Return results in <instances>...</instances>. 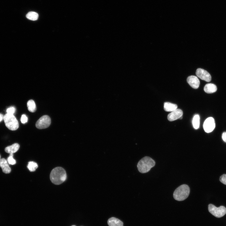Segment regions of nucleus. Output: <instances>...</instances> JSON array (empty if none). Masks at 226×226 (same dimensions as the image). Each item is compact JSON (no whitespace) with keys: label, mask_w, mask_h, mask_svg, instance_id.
I'll list each match as a JSON object with an SVG mask.
<instances>
[{"label":"nucleus","mask_w":226,"mask_h":226,"mask_svg":"<svg viewBox=\"0 0 226 226\" xmlns=\"http://www.w3.org/2000/svg\"><path fill=\"white\" fill-rule=\"evenodd\" d=\"M220 181L222 183L226 185V174H224L220 177Z\"/></svg>","instance_id":"obj_22"},{"label":"nucleus","mask_w":226,"mask_h":226,"mask_svg":"<svg viewBox=\"0 0 226 226\" xmlns=\"http://www.w3.org/2000/svg\"><path fill=\"white\" fill-rule=\"evenodd\" d=\"M0 167L4 173L8 174L11 171V169L8 165V163L4 158H2L0 160Z\"/></svg>","instance_id":"obj_11"},{"label":"nucleus","mask_w":226,"mask_h":226,"mask_svg":"<svg viewBox=\"0 0 226 226\" xmlns=\"http://www.w3.org/2000/svg\"><path fill=\"white\" fill-rule=\"evenodd\" d=\"M26 18L30 20H36L38 18V14L34 12H30L28 13L26 15Z\"/></svg>","instance_id":"obj_18"},{"label":"nucleus","mask_w":226,"mask_h":226,"mask_svg":"<svg viewBox=\"0 0 226 226\" xmlns=\"http://www.w3.org/2000/svg\"><path fill=\"white\" fill-rule=\"evenodd\" d=\"M204 90L206 93H212L217 91V87L215 84L212 83H209L206 84L205 86Z\"/></svg>","instance_id":"obj_14"},{"label":"nucleus","mask_w":226,"mask_h":226,"mask_svg":"<svg viewBox=\"0 0 226 226\" xmlns=\"http://www.w3.org/2000/svg\"><path fill=\"white\" fill-rule=\"evenodd\" d=\"M72 226H75V225H72Z\"/></svg>","instance_id":"obj_26"},{"label":"nucleus","mask_w":226,"mask_h":226,"mask_svg":"<svg viewBox=\"0 0 226 226\" xmlns=\"http://www.w3.org/2000/svg\"><path fill=\"white\" fill-rule=\"evenodd\" d=\"M183 112L180 109H177L168 114L167 118L170 121H172L179 119L182 116Z\"/></svg>","instance_id":"obj_9"},{"label":"nucleus","mask_w":226,"mask_h":226,"mask_svg":"<svg viewBox=\"0 0 226 226\" xmlns=\"http://www.w3.org/2000/svg\"><path fill=\"white\" fill-rule=\"evenodd\" d=\"M177 105L169 102L164 103V109L166 111L172 112L177 109Z\"/></svg>","instance_id":"obj_15"},{"label":"nucleus","mask_w":226,"mask_h":226,"mask_svg":"<svg viewBox=\"0 0 226 226\" xmlns=\"http://www.w3.org/2000/svg\"><path fill=\"white\" fill-rule=\"evenodd\" d=\"M196 74L198 78L206 82H209L211 80V77L210 73L203 69L198 68L196 71Z\"/></svg>","instance_id":"obj_8"},{"label":"nucleus","mask_w":226,"mask_h":226,"mask_svg":"<svg viewBox=\"0 0 226 226\" xmlns=\"http://www.w3.org/2000/svg\"><path fill=\"white\" fill-rule=\"evenodd\" d=\"M222 138L223 140L226 143V132H223L222 135Z\"/></svg>","instance_id":"obj_24"},{"label":"nucleus","mask_w":226,"mask_h":226,"mask_svg":"<svg viewBox=\"0 0 226 226\" xmlns=\"http://www.w3.org/2000/svg\"><path fill=\"white\" fill-rule=\"evenodd\" d=\"M67 178L65 170L61 167H57L53 169L50 175V179L52 182L58 185L64 182Z\"/></svg>","instance_id":"obj_1"},{"label":"nucleus","mask_w":226,"mask_h":226,"mask_svg":"<svg viewBox=\"0 0 226 226\" xmlns=\"http://www.w3.org/2000/svg\"><path fill=\"white\" fill-rule=\"evenodd\" d=\"M15 111V109L13 107H10L8 108L6 110L7 114H13L14 113Z\"/></svg>","instance_id":"obj_21"},{"label":"nucleus","mask_w":226,"mask_h":226,"mask_svg":"<svg viewBox=\"0 0 226 226\" xmlns=\"http://www.w3.org/2000/svg\"><path fill=\"white\" fill-rule=\"evenodd\" d=\"M3 115L0 113V122L3 119Z\"/></svg>","instance_id":"obj_25"},{"label":"nucleus","mask_w":226,"mask_h":226,"mask_svg":"<svg viewBox=\"0 0 226 226\" xmlns=\"http://www.w3.org/2000/svg\"></svg>","instance_id":"obj_27"},{"label":"nucleus","mask_w":226,"mask_h":226,"mask_svg":"<svg viewBox=\"0 0 226 226\" xmlns=\"http://www.w3.org/2000/svg\"><path fill=\"white\" fill-rule=\"evenodd\" d=\"M155 164V161L151 158L145 156L138 162L137 167L138 171L142 173H145L149 171L151 168Z\"/></svg>","instance_id":"obj_2"},{"label":"nucleus","mask_w":226,"mask_h":226,"mask_svg":"<svg viewBox=\"0 0 226 226\" xmlns=\"http://www.w3.org/2000/svg\"><path fill=\"white\" fill-rule=\"evenodd\" d=\"M192 124L194 128L195 129L199 128L200 125V117L198 115H194L193 118Z\"/></svg>","instance_id":"obj_17"},{"label":"nucleus","mask_w":226,"mask_h":226,"mask_svg":"<svg viewBox=\"0 0 226 226\" xmlns=\"http://www.w3.org/2000/svg\"><path fill=\"white\" fill-rule=\"evenodd\" d=\"M3 120L6 126L9 130H15L19 128L18 122L13 115L6 114L4 116Z\"/></svg>","instance_id":"obj_4"},{"label":"nucleus","mask_w":226,"mask_h":226,"mask_svg":"<svg viewBox=\"0 0 226 226\" xmlns=\"http://www.w3.org/2000/svg\"><path fill=\"white\" fill-rule=\"evenodd\" d=\"M28 118L24 114L22 115L21 118V121L22 123L24 124L27 122Z\"/></svg>","instance_id":"obj_23"},{"label":"nucleus","mask_w":226,"mask_h":226,"mask_svg":"<svg viewBox=\"0 0 226 226\" xmlns=\"http://www.w3.org/2000/svg\"><path fill=\"white\" fill-rule=\"evenodd\" d=\"M27 106L28 110L31 112H34L36 110V106L34 101L32 100H29L27 103Z\"/></svg>","instance_id":"obj_16"},{"label":"nucleus","mask_w":226,"mask_h":226,"mask_svg":"<svg viewBox=\"0 0 226 226\" xmlns=\"http://www.w3.org/2000/svg\"><path fill=\"white\" fill-rule=\"evenodd\" d=\"M215 127V121L212 117L207 118L204 121L203 125L204 129L207 133H209L213 131Z\"/></svg>","instance_id":"obj_7"},{"label":"nucleus","mask_w":226,"mask_h":226,"mask_svg":"<svg viewBox=\"0 0 226 226\" xmlns=\"http://www.w3.org/2000/svg\"><path fill=\"white\" fill-rule=\"evenodd\" d=\"M187 81L190 86L194 89L198 88L200 85V81L197 77L195 76H189L187 79Z\"/></svg>","instance_id":"obj_10"},{"label":"nucleus","mask_w":226,"mask_h":226,"mask_svg":"<svg viewBox=\"0 0 226 226\" xmlns=\"http://www.w3.org/2000/svg\"><path fill=\"white\" fill-rule=\"evenodd\" d=\"M19 148V145L18 143H14L6 147L5 149V151L7 153L13 154L17 152Z\"/></svg>","instance_id":"obj_13"},{"label":"nucleus","mask_w":226,"mask_h":226,"mask_svg":"<svg viewBox=\"0 0 226 226\" xmlns=\"http://www.w3.org/2000/svg\"><path fill=\"white\" fill-rule=\"evenodd\" d=\"M51 123V120L49 116L47 115H44L37 121L35 126L38 129H45L48 127Z\"/></svg>","instance_id":"obj_6"},{"label":"nucleus","mask_w":226,"mask_h":226,"mask_svg":"<svg viewBox=\"0 0 226 226\" xmlns=\"http://www.w3.org/2000/svg\"><path fill=\"white\" fill-rule=\"evenodd\" d=\"M13 154H10L9 156L7 158V161L8 163L11 165H14L16 163V161L13 159Z\"/></svg>","instance_id":"obj_20"},{"label":"nucleus","mask_w":226,"mask_h":226,"mask_svg":"<svg viewBox=\"0 0 226 226\" xmlns=\"http://www.w3.org/2000/svg\"><path fill=\"white\" fill-rule=\"evenodd\" d=\"M109 226H123V223L120 220L115 217L110 218L107 221Z\"/></svg>","instance_id":"obj_12"},{"label":"nucleus","mask_w":226,"mask_h":226,"mask_svg":"<svg viewBox=\"0 0 226 226\" xmlns=\"http://www.w3.org/2000/svg\"><path fill=\"white\" fill-rule=\"evenodd\" d=\"M37 164L33 161H30L28 163L27 168L30 171H34L38 168Z\"/></svg>","instance_id":"obj_19"},{"label":"nucleus","mask_w":226,"mask_h":226,"mask_svg":"<svg viewBox=\"0 0 226 226\" xmlns=\"http://www.w3.org/2000/svg\"><path fill=\"white\" fill-rule=\"evenodd\" d=\"M208 210L213 215L218 218L223 217L226 213V208L222 206L217 207L210 204L208 206Z\"/></svg>","instance_id":"obj_5"},{"label":"nucleus","mask_w":226,"mask_h":226,"mask_svg":"<svg viewBox=\"0 0 226 226\" xmlns=\"http://www.w3.org/2000/svg\"><path fill=\"white\" fill-rule=\"evenodd\" d=\"M190 189L187 185L183 184L177 187L173 193L174 198L178 201H182L186 199L189 196Z\"/></svg>","instance_id":"obj_3"}]
</instances>
